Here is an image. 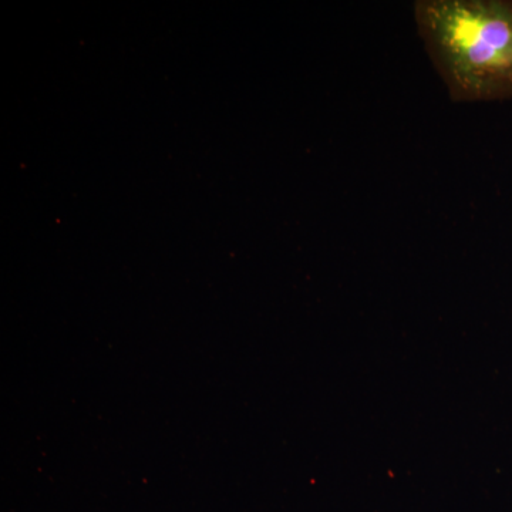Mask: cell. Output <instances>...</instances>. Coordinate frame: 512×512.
I'll return each mask as SVG.
<instances>
[{"mask_svg":"<svg viewBox=\"0 0 512 512\" xmlns=\"http://www.w3.org/2000/svg\"><path fill=\"white\" fill-rule=\"evenodd\" d=\"M413 16L451 100H512V0H417Z\"/></svg>","mask_w":512,"mask_h":512,"instance_id":"1","label":"cell"}]
</instances>
